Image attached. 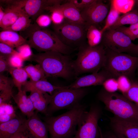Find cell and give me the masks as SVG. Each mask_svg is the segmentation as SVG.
Listing matches in <instances>:
<instances>
[{
  "label": "cell",
  "instance_id": "19",
  "mask_svg": "<svg viewBox=\"0 0 138 138\" xmlns=\"http://www.w3.org/2000/svg\"><path fill=\"white\" fill-rule=\"evenodd\" d=\"M22 89L18 90L13 98L21 111L28 118L34 113L35 110L33 103Z\"/></svg>",
  "mask_w": 138,
  "mask_h": 138
},
{
  "label": "cell",
  "instance_id": "44",
  "mask_svg": "<svg viewBox=\"0 0 138 138\" xmlns=\"http://www.w3.org/2000/svg\"><path fill=\"white\" fill-rule=\"evenodd\" d=\"M10 138H33L28 133L26 128L23 130L18 132L13 135Z\"/></svg>",
  "mask_w": 138,
  "mask_h": 138
},
{
  "label": "cell",
  "instance_id": "10",
  "mask_svg": "<svg viewBox=\"0 0 138 138\" xmlns=\"http://www.w3.org/2000/svg\"><path fill=\"white\" fill-rule=\"evenodd\" d=\"M101 111L93 106L88 111L85 110L78 122L76 132L72 138H97L99 133L98 123Z\"/></svg>",
  "mask_w": 138,
  "mask_h": 138
},
{
  "label": "cell",
  "instance_id": "24",
  "mask_svg": "<svg viewBox=\"0 0 138 138\" xmlns=\"http://www.w3.org/2000/svg\"><path fill=\"white\" fill-rule=\"evenodd\" d=\"M8 72L11 75L14 85L18 90L22 89V86L27 81L28 75L24 68L11 67Z\"/></svg>",
  "mask_w": 138,
  "mask_h": 138
},
{
  "label": "cell",
  "instance_id": "31",
  "mask_svg": "<svg viewBox=\"0 0 138 138\" xmlns=\"http://www.w3.org/2000/svg\"><path fill=\"white\" fill-rule=\"evenodd\" d=\"M115 30L126 34L132 41H134L138 38V22L130 25L129 27L122 26L118 28Z\"/></svg>",
  "mask_w": 138,
  "mask_h": 138
},
{
  "label": "cell",
  "instance_id": "40",
  "mask_svg": "<svg viewBox=\"0 0 138 138\" xmlns=\"http://www.w3.org/2000/svg\"><path fill=\"white\" fill-rule=\"evenodd\" d=\"M0 54L8 56L13 55H19V53L10 46L3 43L0 42Z\"/></svg>",
  "mask_w": 138,
  "mask_h": 138
},
{
  "label": "cell",
  "instance_id": "16",
  "mask_svg": "<svg viewBox=\"0 0 138 138\" xmlns=\"http://www.w3.org/2000/svg\"><path fill=\"white\" fill-rule=\"evenodd\" d=\"M68 1L64 3L50 7L48 9L49 12L50 13V11L53 9L58 10L62 13L65 19L71 22L85 25L79 11L72 4Z\"/></svg>",
  "mask_w": 138,
  "mask_h": 138
},
{
  "label": "cell",
  "instance_id": "47",
  "mask_svg": "<svg viewBox=\"0 0 138 138\" xmlns=\"http://www.w3.org/2000/svg\"><path fill=\"white\" fill-rule=\"evenodd\" d=\"M137 7L138 8V0H135V2L134 7Z\"/></svg>",
  "mask_w": 138,
  "mask_h": 138
},
{
  "label": "cell",
  "instance_id": "29",
  "mask_svg": "<svg viewBox=\"0 0 138 138\" xmlns=\"http://www.w3.org/2000/svg\"><path fill=\"white\" fill-rule=\"evenodd\" d=\"M110 4L109 12L106 19L104 26L101 29L103 32L113 25L120 16L121 13L115 8L111 2Z\"/></svg>",
  "mask_w": 138,
  "mask_h": 138
},
{
  "label": "cell",
  "instance_id": "35",
  "mask_svg": "<svg viewBox=\"0 0 138 138\" xmlns=\"http://www.w3.org/2000/svg\"><path fill=\"white\" fill-rule=\"evenodd\" d=\"M102 85L104 89L109 93H114L118 90L117 79L114 77H110L106 79Z\"/></svg>",
  "mask_w": 138,
  "mask_h": 138
},
{
  "label": "cell",
  "instance_id": "5",
  "mask_svg": "<svg viewBox=\"0 0 138 138\" xmlns=\"http://www.w3.org/2000/svg\"><path fill=\"white\" fill-rule=\"evenodd\" d=\"M98 97L106 109L119 119L138 122V107L122 94L110 93L102 89Z\"/></svg>",
  "mask_w": 138,
  "mask_h": 138
},
{
  "label": "cell",
  "instance_id": "32",
  "mask_svg": "<svg viewBox=\"0 0 138 138\" xmlns=\"http://www.w3.org/2000/svg\"><path fill=\"white\" fill-rule=\"evenodd\" d=\"M123 95L138 107V82L132 81L130 88Z\"/></svg>",
  "mask_w": 138,
  "mask_h": 138
},
{
  "label": "cell",
  "instance_id": "13",
  "mask_svg": "<svg viewBox=\"0 0 138 138\" xmlns=\"http://www.w3.org/2000/svg\"><path fill=\"white\" fill-rule=\"evenodd\" d=\"M61 0H26L24 9L30 18L34 22L40 15L44 14L50 7L62 4Z\"/></svg>",
  "mask_w": 138,
  "mask_h": 138
},
{
  "label": "cell",
  "instance_id": "9",
  "mask_svg": "<svg viewBox=\"0 0 138 138\" xmlns=\"http://www.w3.org/2000/svg\"><path fill=\"white\" fill-rule=\"evenodd\" d=\"M132 41L123 33L108 29L103 32L100 44L113 51L138 56V44H135Z\"/></svg>",
  "mask_w": 138,
  "mask_h": 138
},
{
  "label": "cell",
  "instance_id": "4",
  "mask_svg": "<svg viewBox=\"0 0 138 138\" xmlns=\"http://www.w3.org/2000/svg\"><path fill=\"white\" fill-rule=\"evenodd\" d=\"M78 49L77 58L73 64L75 77L87 73H96L102 69L106 56L102 44L91 47L87 43Z\"/></svg>",
  "mask_w": 138,
  "mask_h": 138
},
{
  "label": "cell",
  "instance_id": "8",
  "mask_svg": "<svg viewBox=\"0 0 138 138\" xmlns=\"http://www.w3.org/2000/svg\"><path fill=\"white\" fill-rule=\"evenodd\" d=\"M87 92L85 88H65L56 90L51 95L46 114V117L50 116L54 112L67 108H71L79 104L80 101L86 95Z\"/></svg>",
  "mask_w": 138,
  "mask_h": 138
},
{
  "label": "cell",
  "instance_id": "14",
  "mask_svg": "<svg viewBox=\"0 0 138 138\" xmlns=\"http://www.w3.org/2000/svg\"><path fill=\"white\" fill-rule=\"evenodd\" d=\"M110 77H113L102 68L98 72L77 78L74 82L68 86L69 88L76 89L92 86L102 85L105 80Z\"/></svg>",
  "mask_w": 138,
  "mask_h": 138
},
{
  "label": "cell",
  "instance_id": "3",
  "mask_svg": "<svg viewBox=\"0 0 138 138\" xmlns=\"http://www.w3.org/2000/svg\"><path fill=\"white\" fill-rule=\"evenodd\" d=\"M85 106L80 104L57 116L44 118L50 138H72L75 134L78 124Z\"/></svg>",
  "mask_w": 138,
  "mask_h": 138
},
{
  "label": "cell",
  "instance_id": "27",
  "mask_svg": "<svg viewBox=\"0 0 138 138\" xmlns=\"http://www.w3.org/2000/svg\"><path fill=\"white\" fill-rule=\"evenodd\" d=\"M0 123L8 121L17 116L14 108L8 103L0 104Z\"/></svg>",
  "mask_w": 138,
  "mask_h": 138
},
{
  "label": "cell",
  "instance_id": "28",
  "mask_svg": "<svg viewBox=\"0 0 138 138\" xmlns=\"http://www.w3.org/2000/svg\"><path fill=\"white\" fill-rule=\"evenodd\" d=\"M110 2L121 13H126L132 10L134 7L135 0H112Z\"/></svg>",
  "mask_w": 138,
  "mask_h": 138
},
{
  "label": "cell",
  "instance_id": "41",
  "mask_svg": "<svg viewBox=\"0 0 138 138\" xmlns=\"http://www.w3.org/2000/svg\"><path fill=\"white\" fill-rule=\"evenodd\" d=\"M95 0H69L68 1L72 4L80 12L89 6Z\"/></svg>",
  "mask_w": 138,
  "mask_h": 138
},
{
  "label": "cell",
  "instance_id": "34",
  "mask_svg": "<svg viewBox=\"0 0 138 138\" xmlns=\"http://www.w3.org/2000/svg\"><path fill=\"white\" fill-rule=\"evenodd\" d=\"M17 51L24 61L30 60L33 55L30 46L27 43L22 44L16 48Z\"/></svg>",
  "mask_w": 138,
  "mask_h": 138
},
{
  "label": "cell",
  "instance_id": "15",
  "mask_svg": "<svg viewBox=\"0 0 138 138\" xmlns=\"http://www.w3.org/2000/svg\"><path fill=\"white\" fill-rule=\"evenodd\" d=\"M38 112L36 111L32 116L26 119L25 122L26 130L33 138H48L47 126L40 119Z\"/></svg>",
  "mask_w": 138,
  "mask_h": 138
},
{
  "label": "cell",
  "instance_id": "12",
  "mask_svg": "<svg viewBox=\"0 0 138 138\" xmlns=\"http://www.w3.org/2000/svg\"><path fill=\"white\" fill-rule=\"evenodd\" d=\"M113 133L119 138H138V122L110 118Z\"/></svg>",
  "mask_w": 138,
  "mask_h": 138
},
{
  "label": "cell",
  "instance_id": "36",
  "mask_svg": "<svg viewBox=\"0 0 138 138\" xmlns=\"http://www.w3.org/2000/svg\"><path fill=\"white\" fill-rule=\"evenodd\" d=\"M14 85L12 79L0 74V91L12 92V89Z\"/></svg>",
  "mask_w": 138,
  "mask_h": 138
},
{
  "label": "cell",
  "instance_id": "46",
  "mask_svg": "<svg viewBox=\"0 0 138 138\" xmlns=\"http://www.w3.org/2000/svg\"><path fill=\"white\" fill-rule=\"evenodd\" d=\"M5 13L3 8L2 6L0 5V22L2 20L4 15Z\"/></svg>",
  "mask_w": 138,
  "mask_h": 138
},
{
  "label": "cell",
  "instance_id": "1",
  "mask_svg": "<svg viewBox=\"0 0 138 138\" xmlns=\"http://www.w3.org/2000/svg\"><path fill=\"white\" fill-rule=\"evenodd\" d=\"M19 34L31 48L40 52L55 51L69 55L76 50L63 44L53 30L40 27L35 22Z\"/></svg>",
  "mask_w": 138,
  "mask_h": 138
},
{
  "label": "cell",
  "instance_id": "17",
  "mask_svg": "<svg viewBox=\"0 0 138 138\" xmlns=\"http://www.w3.org/2000/svg\"><path fill=\"white\" fill-rule=\"evenodd\" d=\"M26 119L17 116L0 124V138H10L16 133L25 129Z\"/></svg>",
  "mask_w": 138,
  "mask_h": 138
},
{
  "label": "cell",
  "instance_id": "20",
  "mask_svg": "<svg viewBox=\"0 0 138 138\" xmlns=\"http://www.w3.org/2000/svg\"><path fill=\"white\" fill-rule=\"evenodd\" d=\"M4 7H2L5 12V15L0 22V27L2 29L10 27L13 25L20 16L23 9L13 6H8Z\"/></svg>",
  "mask_w": 138,
  "mask_h": 138
},
{
  "label": "cell",
  "instance_id": "26",
  "mask_svg": "<svg viewBox=\"0 0 138 138\" xmlns=\"http://www.w3.org/2000/svg\"><path fill=\"white\" fill-rule=\"evenodd\" d=\"M23 68L31 81L36 82L46 79L43 70L38 64L34 65L30 64Z\"/></svg>",
  "mask_w": 138,
  "mask_h": 138
},
{
  "label": "cell",
  "instance_id": "45",
  "mask_svg": "<svg viewBox=\"0 0 138 138\" xmlns=\"http://www.w3.org/2000/svg\"><path fill=\"white\" fill-rule=\"evenodd\" d=\"M99 130L100 138H119L113 133H109L104 137L102 134L101 131L99 127Z\"/></svg>",
  "mask_w": 138,
  "mask_h": 138
},
{
  "label": "cell",
  "instance_id": "21",
  "mask_svg": "<svg viewBox=\"0 0 138 138\" xmlns=\"http://www.w3.org/2000/svg\"><path fill=\"white\" fill-rule=\"evenodd\" d=\"M0 42L13 48L27 43V40L20 34L15 31L7 30L0 32Z\"/></svg>",
  "mask_w": 138,
  "mask_h": 138
},
{
  "label": "cell",
  "instance_id": "49",
  "mask_svg": "<svg viewBox=\"0 0 138 138\" xmlns=\"http://www.w3.org/2000/svg\"></svg>",
  "mask_w": 138,
  "mask_h": 138
},
{
  "label": "cell",
  "instance_id": "2",
  "mask_svg": "<svg viewBox=\"0 0 138 138\" xmlns=\"http://www.w3.org/2000/svg\"><path fill=\"white\" fill-rule=\"evenodd\" d=\"M41 66L46 77H61L70 80L75 77L73 60L69 55L55 51L33 54L30 60Z\"/></svg>",
  "mask_w": 138,
  "mask_h": 138
},
{
  "label": "cell",
  "instance_id": "22",
  "mask_svg": "<svg viewBox=\"0 0 138 138\" xmlns=\"http://www.w3.org/2000/svg\"><path fill=\"white\" fill-rule=\"evenodd\" d=\"M138 22V10L137 9H133L120 16L116 22L108 29L115 30L125 25H131Z\"/></svg>",
  "mask_w": 138,
  "mask_h": 138
},
{
  "label": "cell",
  "instance_id": "33",
  "mask_svg": "<svg viewBox=\"0 0 138 138\" xmlns=\"http://www.w3.org/2000/svg\"><path fill=\"white\" fill-rule=\"evenodd\" d=\"M117 79L118 85V90L123 95L127 93L130 88L132 81L129 77L124 75L120 76Z\"/></svg>",
  "mask_w": 138,
  "mask_h": 138
},
{
  "label": "cell",
  "instance_id": "48",
  "mask_svg": "<svg viewBox=\"0 0 138 138\" xmlns=\"http://www.w3.org/2000/svg\"><path fill=\"white\" fill-rule=\"evenodd\" d=\"M137 10H138V8H137Z\"/></svg>",
  "mask_w": 138,
  "mask_h": 138
},
{
  "label": "cell",
  "instance_id": "37",
  "mask_svg": "<svg viewBox=\"0 0 138 138\" xmlns=\"http://www.w3.org/2000/svg\"><path fill=\"white\" fill-rule=\"evenodd\" d=\"M4 56L6 57L9 65L11 67L17 68L22 67L24 61L20 55Z\"/></svg>",
  "mask_w": 138,
  "mask_h": 138
},
{
  "label": "cell",
  "instance_id": "23",
  "mask_svg": "<svg viewBox=\"0 0 138 138\" xmlns=\"http://www.w3.org/2000/svg\"><path fill=\"white\" fill-rule=\"evenodd\" d=\"M31 19L22 9L20 16L15 22L11 26L2 29L3 30L20 32L28 28L31 24Z\"/></svg>",
  "mask_w": 138,
  "mask_h": 138
},
{
  "label": "cell",
  "instance_id": "39",
  "mask_svg": "<svg viewBox=\"0 0 138 138\" xmlns=\"http://www.w3.org/2000/svg\"><path fill=\"white\" fill-rule=\"evenodd\" d=\"M52 22L50 16L43 14L38 16L34 22L40 27L47 28L50 25Z\"/></svg>",
  "mask_w": 138,
  "mask_h": 138
},
{
  "label": "cell",
  "instance_id": "7",
  "mask_svg": "<svg viewBox=\"0 0 138 138\" xmlns=\"http://www.w3.org/2000/svg\"><path fill=\"white\" fill-rule=\"evenodd\" d=\"M53 30L64 45L76 50L87 43L85 25L65 19L59 25H53Z\"/></svg>",
  "mask_w": 138,
  "mask_h": 138
},
{
  "label": "cell",
  "instance_id": "42",
  "mask_svg": "<svg viewBox=\"0 0 138 138\" xmlns=\"http://www.w3.org/2000/svg\"><path fill=\"white\" fill-rule=\"evenodd\" d=\"M11 67L9 65L6 57L4 56L0 55V74L4 72L8 71Z\"/></svg>",
  "mask_w": 138,
  "mask_h": 138
},
{
  "label": "cell",
  "instance_id": "43",
  "mask_svg": "<svg viewBox=\"0 0 138 138\" xmlns=\"http://www.w3.org/2000/svg\"><path fill=\"white\" fill-rule=\"evenodd\" d=\"M12 92L1 91L0 94V104L8 103L12 98L14 97Z\"/></svg>",
  "mask_w": 138,
  "mask_h": 138
},
{
  "label": "cell",
  "instance_id": "18",
  "mask_svg": "<svg viewBox=\"0 0 138 138\" xmlns=\"http://www.w3.org/2000/svg\"><path fill=\"white\" fill-rule=\"evenodd\" d=\"M65 88H68V86L54 85L48 82L46 79L36 82H32L30 80L27 81L22 86V89L26 92L36 90L46 93L52 95L56 90Z\"/></svg>",
  "mask_w": 138,
  "mask_h": 138
},
{
  "label": "cell",
  "instance_id": "11",
  "mask_svg": "<svg viewBox=\"0 0 138 138\" xmlns=\"http://www.w3.org/2000/svg\"><path fill=\"white\" fill-rule=\"evenodd\" d=\"M109 5L104 3L102 0H95L90 5L80 12L86 30L91 26L100 29V25L106 18L109 12Z\"/></svg>",
  "mask_w": 138,
  "mask_h": 138
},
{
  "label": "cell",
  "instance_id": "6",
  "mask_svg": "<svg viewBox=\"0 0 138 138\" xmlns=\"http://www.w3.org/2000/svg\"><path fill=\"white\" fill-rule=\"evenodd\" d=\"M105 48L106 60L102 68L113 77L117 78L120 76L124 75L130 79L138 67V56L118 53Z\"/></svg>",
  "mask_w": 138,
  "mask_h": 138
},
{
  "label": "cell",
  "instance_id": "38",
  "mask_svg": "<svg viewBox=\"0 0 138 138\" xmlns=\"http://www.w3.org/2000/svg\"><path fill=\"white\" fill-rule=\"evenodd\" d=\"M50 13H51L50 16L53 25H60L65 20L62 13L58 10H52L50 11Z\"/></svg>",
  "mask_w": 138,
  "mask_h": 138
},
{
  "label": "cell",
  "instance_id": "30",
  "mask_svg": "<svg viewBox=\"0 0 138 138\" xmlns=\"http://www.w3.org/2000/svg\"><path fill=\"white\" fill-rule=\"evenodd\" d=\"M51 97V95L45 93L41 98L33 103L35 110L46 115Z\"/></svg>",
  "mask_w": 138,
  "mask_h": 138
},
{
  "label": "cell",
  "instance_id": "25",
  "mask_svg": "<svg viewBox=\"0 0 138 138\" xmlns=\"http://www.w3.org/2000/svg\"><path fill=\"white\" fill-rule=\"evenodd\" d=\"M103 32L101 29L96 27L91 26L87 29L86 33L87 44L91 47H95L101 43Z\"/></svg>",
  "mask_w": 138,
  "mask_h": 138
}]
</instances>
